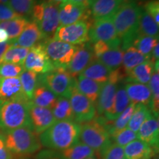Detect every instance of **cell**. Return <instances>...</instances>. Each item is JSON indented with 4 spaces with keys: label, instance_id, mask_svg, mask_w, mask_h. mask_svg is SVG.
<instances>
[{
    "label": "cell",
    "instance_id": "obj_1",
    "mask_svg": "<svg viewBox=\"0 0 159 159\" xmlns=\"http://www.w3.org/2000/svg\"><path fill=\"white\" fill-rule=\"evenodd\" d=\"M142 8L136 2H123L112 17L117 35L121 39L122 50L132 46L139 35V25Z\"/></svg>",
    "mask_w": 159,
    "mask_h": 159
},
{
    "label": "cell",
    "instance_id": "obj_2",
    "mask_svg": "<svg viewBox=\"0 0 159 159\" xmlns=\"http://www.w3.org/2000/svg\"><path fill=\"white\" fill-rule=\"evenodd\" d=\"M80 125L74 120L56 121L39 135L41 146L56 151L63 150L79 142Z\"/></svg>",
    "mask_w": 159,
    "mask_h": 159
},
{
    "label": "cell",
    "instance_id": "obj_3",
    "mask_svg": "<svg viewBox=\"0 0 159 159\" xmlns=\"http://www.w3.org/2000/svg\"><path fill=\"white\" fill-rule=\"evenodd\" d=\"M29 103L30 101L26 99L0 100V129L4 133L24 127L33 129Z\"/></svg>",
    "mask_w": 159,
    "mask_h": 159
},
{
    "label": "cell",
    "instance_id": "obj_4",
    "mask_svg": "<svg viewBox=\"0 0 159 159\" xmlns=\"http://www.w3.org/2000/svg\"><path fill=\"white\" fill-rule=\"evenodd\" d=\"M7 148L13 155L29 156L41 148L39 139L33 129L24 127L4 133Z\"/></svg>",
    "mask_w": 159,
    "mask_h": 159
},
{
    "label": "cell",
    "instance_id": "obj_5",
    "mask_svg": "<svg viewBox=\"0 0 159 159\" xmlns=\"http://www.w3.org/2000/svg\"><path fill=\"white\" fill-rule=\"evenodd\" d=\"M31 15L45 39H52L60 26L58 6L49 1H41L35 4Z\"/></svg>",
    "mask_w": 159,
    "mask_h": 159
},
{
    "label": "cell",
    "instance_id": "obj_6",
    "mask_svg": "<svg viewBox=\"0 0 159 159\" xmlns=\"http://www.w3.org/2000/svg\"><path fill=\"white\" fill-rule=\"evenodd\" d=\"M79 141L99 154L112 143L107 129L97 119L80 124Z\"/></svg>",
    "mask_w": 159,
    "mask_h": 159
},
{
    "label": "cell",
    "instance_id": "obj_7",
    "mask_svg": "<svg viewBox=\"0 0 159 159\" xmlns=\"http://www.w3.org/2000/svg\"><path fill=\"white\" fill-rule=\"evenodd\" d=\"M75 77L63 68H55L39 77V83L47 87L57 97L69 98L75 87Z\"/></svg>",
    "mask_w": 159,
    "mask_h": 159
},
{
    "label": "cell",
    "instance_id": "obj_8",
    "mask_svg": "<svg viewBox=\"0 0 159 159\" xmlns=\"http://www.w3.org/2000/svg\"><path fill=\"white\" fill-rule=\"evenodd\" d=\"M42 45L55 68H66L78 48L77 45L53 39H46Z\"/></svg>",
    "mask_w": 159,
    "mask_h": 159
},
{
    "label": "cell",
    "instance_id": "obj_9",
    "mask_svg": "<svg viewBox=\"0 0 159 159\" xmlns=\"http://www.w3.org/2000/svg\"><path fill=\"white\" fill-rule=\"evenodd\" d=\"M91 24L90 20H88L66 26H59L52 39L72 45L85 43L89 41V33Z\"/></svg>",
    "mask_w": 159,
    "mask_h": 159
},
{
    "label": "cell",
    "instance_id": "obj_10",
    "mask_svg": "<svg viewBox=\"0 0 159 159\" xmlns=\"http://www.w3.org/2000/svg\"><path fill=\"white\" fill-rule=\"evenodd\" d=\"M89 40L91 42L103 41L114 48H121L122 42L117 35L112 18L94 20L91 24L89 33Z\"/></svg>",
    "mask_w": 159,
    "mask_h": 159
},
{
    "label": "cell",
    "instance_id": "obj_11",
    "mask_svg": "<svg viewBox=\"0 0 159 159\" xmlns=\"http://www.w3.org/2000/svg\"><path fill=\"white\" fill-rule=\"evenodd\" d=\"M69 99L74 114L75 122L80 125L94 119L97 114L95 105L79 92L75 87Z\"/></svg>",
    "mask_w": 159,
    "mask_h": 159
},
{
    "label": "cell",
    "instance_id": "obj_12",
    "mask_svg": "<svg viewBox=\"0 0 159 159\" xmlns=\"http://www.w3.org/2000/svg\"><path fill=\"white\" fill-rule=\"evenodd\" d=\"M24 67L25 70L41 75L46 74L55 69V66L46 53L42 43H37L30 49L24 62Z\"/></svg>",
    "mask_w": 159,
    "mask_h": 159
},
{
    "label": "cell",
    "instance_id": "obj_13",
    "mask_svg": "<svg viewBox=\"0 0 159 159\" xmlns=\"http://www.w3.org/2000/svg\"><path fill=\"white\" fill-rule=\"evenodd\" d=\"M97 59L90 43L78 46L76 52L65 69L73 77L78 76L93 61Z\"/></svg>",
    "mask_w": 159,
    "mask_h": 159
},
{
    "label": "cell",
    "instance_id": "obj_14",
    "mask_svg": "<svg viewBox=\"0 0 159 159\" xmlns=\"http://www.w3.org/2000/svg\"><path fill=\"white\" fill-rule=\"evenodd\" d=\"M60 26H66L77 21H88L91 17L90 8L66 2L58 5Z\"/></svg>",
    "mask_w": 159,
    "mask_h": 159
},
{
    "label": "cell",
    "instance_id": "obj_15",
    "mask_svg": "<svg viewBox=\"0 0 159 159\" xmlns=\"http://www.w3.org/2000/svg\"><path fill=\"white\" fill-rule=\"evenodd\" d=\"M29 114L32 128L36 135H40L56 122L52 110L29 103Z\"/></svg>",
    "mask_w": 159,
    "mask_h": 159
},
{
    "label": "cell",
    "instance_id": "obj_16",
    "mask_svg": "<svg viewBox=\"0 0 159 159\" xmlns=\"http://www.w3.org/2000/svg\"><path fill=\"white\" fill-rule=\"evenodd\" d=\"M139 140L146 143L156 152L159 148V122L158 116L152 112L144 121L137 133Z\"/></svg>",
    "mask_w": 159,
    "mask_h": 159
},
{
    "label": "cell",
    "instance_id": "obj_17",
    "mask_svg": "<svg viewBox=\"0 0 159 159\" xmlns=\"http://www.w3.org/2000/svg\"><path fill=\"white\" fill-rule=\"evenodd\" d=\"M122 3L121 0H92L90 5L91 16L94 20L112 18Z\"/></svg>",
    "mask_w": 159,
    "mask_h": 159
},
{
    "label": "cell",
    "instance_id": "obj_18",
    "mask_svg": "<svg viewBox=\"0 0 159 159\" xmlns=\"http://www.w3.org/2000/svg\"><path fill=\"white\" fill-rule=\"evenodd\" d=\"M18 99H28L24 94L19 77L0 78V100L7 101Z\"/></svg>",
    "mask_w": 159,
    "mask_h": 159
},
{
    "label": "cell",
    "instance_id": "obj_19",
    "mask_svg": "<svg viewBox=\"0 0 159 159\" xmlns=\"http://www.w3.org/2000/svg\"><path fill=\"white\" fill-rule=\"evenodd\" d=\"M42 39H45V38L39 26L34 21H31L27 23L21 35L12 43L13 46L30 49Z\"/></svg>",
    "mask_w": 159,
    "mask_h": 159
},
{
    "label": "cell",
    "instance_id": "obj_20",
    "mask_svg": "<svg viewBox=\"0 0 159 159\" xmlns=\"http://www.w3.org/2000/svg\"><path fill=\"white\" fill-rule=\"evenodd\" d=\"M117 85L109 82L102 85L99 97L96 102V111L99 116H106L114 105Z\"/></svg>",
    "mask_w": 159,
    "mask_h": 159
},
{
    "label": "cell",
    "instance_id": "obj_21",
    "mask_svg": "<svg viewBox=\"0 0 159 159\" xmlns=\"http://www.w3.org/2000/svg\"><path fill=\"white\" fill-rule=\"evenodd\" d=\"M124 152L125 159H152L158 154L153 148L139 139L127 144Z\"/></svg>",
    "mask_w": 159,
    "mask_h": 159
},
{
    "label": "cell",
    "instance_id": "obj_22",
    "mask_svg": "<svg viewBox=\"0 0 159 159\" xmlns=\"http://www.w3.org/2000/svg\"><path fill=\"white\" fill-rule=\"evenodd\" d=\"M125 91L130 102L135 105L142 104L150 108L151 103V91L148 85L138 83H130L125 85Z\"/></svg>",
    "mask_w": 159,
    "mask_h": 159
},
{
    "label": "cell",
    "instance_id": "obj_23",
    "mask_svg": "<svg viewBox=\"0 0 159 159\" xmlns=\"http://www.w3.org/2000/svg\"><path fill=\"white\" fill-rule=\"evenodd\" d=\"M102 85L82 75H78L75 82V86L77 90L94 104H96Z\"/></svg>",
    "mask_w": 159,
    "mask_h": 159
},
{
    "label": "cell",
    "instance_id": "obj_24",
    "mask_svg": "<svg viewBox=\"0 0 159 159\" xmlns=\"http://www.w3.org/2000/svg\"><path fill=\"white\" fill-rule=\"evenodd\" d=\"M111 71L112 70L102 64L99 60L95 59L80 75L93 80L100 84H105L108 82Z\"/></svg>",
    "mask_w": 159,
    "mask_h": 159
},
{
    "label": "cell",
    "instance_id": "obj_25",
    "mask_svg": "<svg viewBox=\"0 0 159 159\" xmlns=\"http://www.w3.org/2000/svg\"><path fill=\"white\" fill-rule=\"evenodd\" d=\"M154 65L150 60L141 63L126 75V77H128L127 80L141 84H148L154 72Z\"/></svg>",
    "mask_w": 159,
    "mask_h": 159
},
{
    "label": "cell",
    "instance_id": "obj_26",
    "mask_svg": "<svg viewBox=\"0 0 159 159\" xmlns=\"http://www.w3.org/2000/svg\"><path fill=\"white\" fill-rule=\"evenodd\" d=\"M57 99V97L44 85L39 83L33 92L30 100L31 104L36 106L52 109Z\"/></svg>",
    "mask_w": 159,
    "mask_h": 159
},
{
    "label": "cell",
    "instance_id": "obj_27",
    "mask_svg": "<svg viewBox=\"0 0 159 159\" xmlns=\"http://www.w3.org/2000/svg\"><path fill=\"white\" fill-rule=\"evenodd\" d=\"M61 159H86L95 156V152L89 146L78 142L69 148L57 151Z\"/></svg>",
    "mask_w": 159,
    "mask_h": 159
},
{
    "label": "cell",
    "instance_id": "obj_28",
    "mask_svg": "<svg viewBox=\"0 0 159 159\" xmlns=\"http://www.w3.org/2000/svg\"><path fill=\"white\" fill-rule=\"evenodd\" d=\"M130 103V100L125 91V87H119L117 88L112 108L110 112L104 117L109 122H112L122 114Z\"/></svg>",
    "mask_w": 159,
    "mask_h": 159
},
{
    "label": "cell",
    "instance_id": "obj_29",
    "mask_svg": "<svg viewBox=\"0 0 159 159\" xmlns=\"http://www.w3.org/2000/svg\"><path fill=\"white\" fill-rule=\"evenodd\" d=\"M147 61H148V58L139 52L134 47L131 46L125 49V52L123 54V70L127 75L129 71L134 69L137 66Z\"/></svg>",
    "mask_w": 159,
    "mask_h": 159
},
{
    "label": "cell",
    "instance_id": "obj_30",
    "mask_svg": "<svg viewBox=\"0 0 159 159\" xmlns=\"http://www.w3.org/2000/svg\"><path fill=\"white\" fill-rule=\"evenodd\" d=\"M29 20L25 17H17L10 21H5L0 22V28L7 31L9 36V41H14L21 35L25 30Z\"/></svg>",
    "mask_w": 159,
    "mask_h": 159
},
{
    "label": "cell",
    "instance_id": "obj_31",
    "mask_svg": "<svg viewBox=\"0 0 159 159\" xmlns=\"http://www.w3.org/2000/svg\"><path fill=\"white\" fill-rule=\"evenodd\" d=\"M52 112L56 121L74 120L70 101L66 97H57L56 103L52 109Z\"/></svg>",
    "mask_w": 159,
    "mask_h": 159
},
{
    "label": "cell",
    "instance_id": "obj_32",
    "mask_svg": "<svg viewBox=\"0 0 159 159\" xmlns=\"http://www.w3.org/2000/svg\"><path fill=\"white\" fill-rule=\"evenodd\" d=\"M123 54L124 52L121 48L110 49L99 55L97 59L109 69L114 70L122 66Z\"/></svg>",
    "mask_w": 159,
    "mask_h": 159
},
{
    "label": "cell",
    "instance_id": "obj_33",
    "mask_svg": "<svg viewBox=\"0 0 159 159\" xmlns=\"http://www.w3.org/2000/svg\"><path fill=\"white\" fill-rule=\"evenodd\" d=\"M151 114L152 111L148 106L142 104L136 105L134 114L127 125V128L137 134L140 127Z\"/></svg>",
    "mask_w": 159,
    "mask_h": 159
},
{
    "label": "cell",
    "instance_id": "obj_34",
    "mask_svg": "<svg viewBox=\"0 0 159 159\" xmlns=\"http://www.w3.org/2000/svg\"><path fill=\"white\" fill-rule=\"evenodd\" d=\"M157 43H158V37H152L139 34L133 42L132 46L144 56L150 60L152 49Z\"/></svg>",
    "mask_w": 159,
    "mask_h": 159
},
{
    "label": "cell",
    "instance_id": "obj_35",
    "mask_svg": "<svg viewBox=\"0 0 159 159\" xmlns=\"http://www.w3.org/2000/svg\"><path fill=\"white\" fill-rule=\"evenodd\" d=\"M158 30L159 25H157L153 19L142 8L140 20H139V34L148 35V36L158 37Z\"/></svg>",
    "mask_w": 159,
    "mask_h": 159
},
{
    "label": "cell",
    "instance_id": "obj_36",
    "mask_svg": "<svg viewBox=\"0 0 159 159\" xmlns=\"http://www.w3.org/2000/svg\"><path fill=\"white\" fill-rule=\"evenodd\" d=\"M20 81H21V87H22L24 94L29 99L30 102L33 97V92L36 89L39 84V77L38 74L33 71L25 70L21 73L19 76Z\"/></svg>",
    "mask_w": 159,
    "mask_h": 159
},
{
    "label": "cell",
    "instance_id": "obj_37",
    "mask_svg": "<svg viewBox=\"0 0 159 159\" xmlns=\"http://www.w3.org/2000/svg\"><path fill=\"white\" fill-rule=\"evenodd\" d=\"M29 50V48L12 46L6 51L2 57V63L6 62L24 65V62L28 54Z\"/></svg>",
    "mask_w": 159,
    "mask_h": 159
},
{
    "label": "cell",
    "instance_id": "obj_38",
    "mask_svg": "<svg viewBox=\"0 0 159 159\" xmlns=\"http://www.w3.org/2000/svg\"><path fill=\"white\" fill-rule=\"evenodd\" d=\"M151 91V103L150 108L154 114L158 116L159 111V74L158 71H155L149 82Z\"/></svg>",
    "mask_w": 159,
    "mask_h": 159
},
{
    "label": "cell",
    "instance_id": "obj_39",
    "mask_svg": "<svg viewBox=\"0 0 159 159\" xmlns=\"http://www.w3.org/2000/svg\"><path fill=\"white\" fill-rule=\"evenodd\" d=\"M35 4V0H9L10 7L21 17L30 15Z\"/></svg>",
    "mask_w": 159,
    "mask_h": 159
},
{
    "label": "cell",
    "instance_id": "obj_40",
    "mask_svg": "<svg viewBox=\"0 0 159 159\" xmlns=\"http://www.w3.org/2000/svg\"><path fill=\"white\" fill-rule=\"evenodd\" d=\"M24 71V65L6 62L0 63V78L19 77Z\"/></svg>",
    "mask_w": 159,
    "mask_h": 159
},
{
    "label": "cell",
    "instance_id": "obj_41",
    "mask_svg": "<svg viewBox=\"0 0 159 159\" xmlns=\"http://www.w3.org/2000/svg\"><path fill=\"white\" fill-rule=\"evenodd\" d=\"M138 138L136 133L130 130L128 128H125L123 130L119 131L116 134L111 136V139L114 141L115 144L119 146L125 148L129 143L136 140Z\"/></svg>",
    "mask_w": 159,
    "mask_h": 159
},
{
    "label": "cell",
    "instance_id": "obj_42",
    "mask_svg": "<svg viewBox=\"0 0 159 159\" xmlns=\"http://www.w3.org/2000/svg\"><path fill=\"white\" fill-rule=\"evenodd\" d=\"M101 159H125L124 148L111 143L100 154Z\"/></svg>",
    "mask_w": 159,
    "mask_h": 159
},
{
    "label": "cell",
    "instance_id": "obj_43",
    "mask_svg": "<svg viewBox=\"0 0 159 159\" xmlns=\"http://www.w3.org/2000/svg\"><path fill=\"white\" fill-rule=\"evenodd\" d=\"M144 10L153 19L157 25H159V1L148 0L144 6Z\"/></svg>",
    "mask_w": 159,
    "mask_h": 159
},
{
    "label": "cell",
    "instance_id": "obj_44",
    "mask_svg": "<svg viewBox=\"0 0 159 159\" xmlns=\"http://www.w3.org/2000/svg\"><path fill=\"white\" fill-rule=\"evenodd\" d=\"M17 17H19V16L10 7V5L0 4V22L10 21Z\"/></svg>",
    "mask_w": 159,
    "mask_h": 159
},
{
    "label": "cell",
    "instance_id": "obj_45",
    "mask_svg": "<svg viewBox=\"0 0 159 159\" xmlns=\"http://www.w3.org/2000/svg\"><path fill=\"white\" fill-rule=\"evenodd\" d=\"M0 159H14L13 154L7 148L4 134L0 132Z\"/></svg>",
    "mask_w": 159,
    "mask_h": 159
},
{
    "label": "cell",
    "instance_id": "obj_46",
    "mask_svg": "<svg viewBox=\"0 0 159 159\" xmlns=\"http://www.w3.org/2000/svg\"><path fill=\"white\" fill-rule=\"evenodd\" d=\"M35 159H61L57 153V151L53 150H41L35 156Z\"/></svg>",
    "mask_w": 159,
    "mask_h": 159
},
{
    "label": "cell",
    "instance_id": "obj_47",
    "mask_svg": "<svg viewBox=\"0 0 159 159\" xmlns=\"http://www.w3.org/2000/svg\"><path fill=\"white\" fill-rule=\"evenodd\" d=\"M13 46V43L11 41H5V42L0 43V63L2 61V57L6 52V51L10 47Z\"/></svg>",
    "mask_w": 159,
    "mask_h": 159
},
{
    "label": "cell",
    "instance_id": "obj_48",
    "mask_svg": "<svg viewBox=\"0 0 159 159\" xmlns=\"http://www.w3.org/2000/svg\"><path fill=\"white\" fill-rule=\"evenodd\" d=\"M91 1L92 0H67L68 2L73 4V5L82 6V7H88V8H90Z\"/></svg>",
    "mask_w": 159,
    "mask_h": 159
},
{
    "label": "cell",
    "instance_id": "obj_49",
    "mask_svg": "<svg viewBox=\"0 0 159 159\" xmlns=\"http://www.w3.org/2000/svg\"><path fill=\"white\" fill-rule=\"evenodd\" d=\"M9 41V36L7 31L2 28H0V43Z\"/></svg>",
    "mask_w": 159,
    "mask_h": 159
},
{
    "label": "cell",
    "instance_id": "obj_50",
    "mask_svg": "<svg viewBox=\"0 0 159 159\" xmlns=\"http://www.w3.org/2000/svg\"><path fill=\"white\" fill-rule=\"evenodd\" d=\"M48 1L54 3L56 5L58 6L61 5V4L64 3V2H67V0H48Z\"/></svg>",
    "mask_w": 159,
    "mask_h": 159
},
{
    "label": "cell",
    "instance_id": "obj_51",
    "mask_svg": "<svg viewBox=\"0 0 159 159\" xmlns=\"http://www.w3.org/2000/svg\"><path fill=\"white\" fill-rule=\"evenodd\" d=\"M0 4L9 5V0H0Z\"/></svg>",
    "mask_w": 159,
    "mask_h": 159
},
{
    "label": "cell",
    "instance_id": "obj_52",
    "mask_svg": "<svg viewBox=\"0 0 159 159\" xmlns=\"http://www.w3.org/2000/svg\"><path fill=\"white\" fill-rule=\"evenodd\" d=\"M122 2H136V0H121Z\"/></svg>",
    "mask_w": 159,
    "mask_h": 159
},
{
    "label": "cell",
    "instance_id": "obj_53",
    "mask_svg": "<svg viewBox=\"0 0 159 159\" xmlns=\"http://www.w3.org/2000/svg\"><path fill=\"white\" fill-rule=\"evenodd\" d=\"M86 159H97V158L95 156H93V157H90V158H88Z\"/></svg>",
    "mask_w": 159,
    "mask_h": 159
},
{
    "label": "cell",
    "instance_id": "obj_54",
    "mask_svg": "<svg viewBox=\"0 0 159 159\" xmlns=\"http://www.w3.org/2000/svg\"><path fill=\"white\" fill-rule=\"evenodd\" d=\"M152 159H158V158H152Z\"/></svg>",
    "mask_w": 159,
    "mask_h": 159
}]
</instances>
